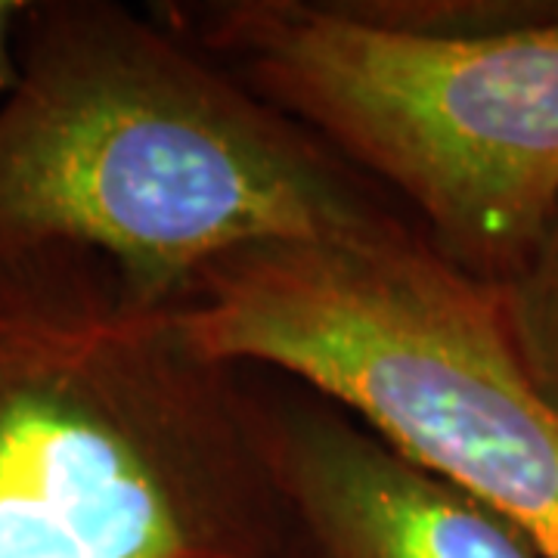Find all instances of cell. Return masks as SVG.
<instances>
[{
    "mask_svg": "<svg viewBox=\"0 0 558 558\" xmlns=\"http://www.w3.org/2000/svg\"><path fill=\"white\" fill-rule=\"evenodd\" d=\"M28 0H0V102L20 78L22 28L28 20Z\"/></svg>",
    "mask_w": 558,
    "mask_h": 558,
    "instance_id": "obj_7",
    "label": "cell"
},
{
    "mask_svg": "<svg viewBox=\"0 0 558 558\" xmlns=\"http://www.w3.org/2000/svg\"><path fill=\"white\" fill-rule=\"evenodd\" d=\"M178 314L215 357L311 385L558 558V407L524 376L490 289L418 230L245 252Z\"/></svg>",
    "mask_w": 558,
    "mask_h": 558,
    "instance_id": "obj_4",
    "label": "cell"
},
{
    "mask_svg": "<svg viewBox=\"0 0 558 558\" xmlns=\"http://www.w3.org/2000/svg\"><path fill=\"white\" fill-rule=\"evenodd\" d=\"M410 230L385 190L149 7H28L0 102V260H81L140 307L180 311L245 252Z\"/></svg>",
    "mask_w": 558,
    "mask_h": 558,
    "instance_id": "obj_1",
    "label": "cell"
},
{
    "mask_svg": "<svg viewBox=\"0 0 558 558\" xmlns=\"http://www.w3.org/2000/svg\"><path fill=\"white\" fill-rule=\"evenodd\" d=\"M171 32L398 202L494 289L558 202V3L475 35H416L339 0L149 3Z\"/></svg>",
    "mask_w": 558,
    "mask_h": 558,
    "instance_id": "obj_3",
    "label": "cell"
},
{
    "mask_svg": "<svg viewBox=\"0 0 558 558\" xmlns=\"http://www.w3.org/2000/svg\"><path fill=\"white\" fill-rule=\"evenodd\" d=\"M0 558H279L258 373L90 264L0 260Z\"/></svg>",
    "mask_w": 558,
    "mask_h": 558,
    "instance_id": "obj_2",
    "label": "cell"
},
{
    "mask_svg": "<svg viewBox=\"0 0 558 558\" xmlns=\"http://www.w3.org/2000/svg\"><path fill=\"white\" fill-rule=\"evenodd\" d=\"M279 497V558H539L478 499L348 407L258 369Z\"/></svg>",
    "mask_w": 558,
    "mask_h": 558,
    "instance_id": "obj_5",
    "label": "cell"
},
{
    "mask_svg": "<svg viewBox=\"0 0 558 558\" xmlns=\"http://www.w3.org/2000/svg\"><path fill=\"white\" fill-rule=\"evenodd\" d=\"M490 295L524 376L558 407V202L527 255Z\"/></svg>",
    "mask_w": 558,
    "mask_h": 558,
    "instance_id": "obj_6",
    "label": "cell"
}]
</instances>
